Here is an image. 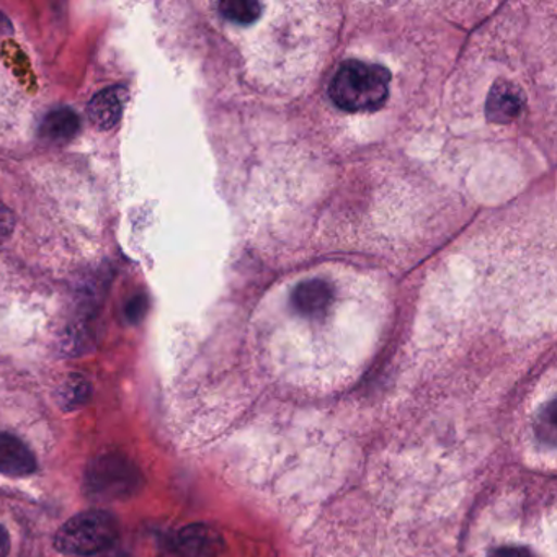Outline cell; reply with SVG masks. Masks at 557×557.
<instances>
[{
    "label": "cell",
    "mask_w": 557,
    "mask_h": 557,
    "mask_svg": "<svg viewBox=\"0 0 557 557\" xmlns=\"http://www.w3.org/2000/svg\"><path fill=\"white\" fill-rule=\"evenodd\" d=\"M332 296H334V292H332L331 285L324 280L315 278L296 286L292 301L301 314L315 315L322 314L329 308Z\"/></svg>",
    "instance_id": "obj_7"
},
{
    "label": "cell",
    "mask_w": 557,
    "mask_h": 557,
    "mask_svg": "<svg viewBox=\"0 0 557 557\" xmlns=\"http://www.w3.org/2000/svg\"><path fill=\"white\" fill-rule=\"evenodd\" d=\"M79 116L71 109H58L45 116L40 126L41 136L48 141L64 143L79 132Z\"/></svg>",
    "instance_id": "obj_8"
},
{
    "label": "cell",
    "mask_w": 557,
    "mask_h": 557,
    "mask_svg": "<svg viewBox=\"0 0 557 557\" xmlns=\"http://www.w3.org/2000/svg\"><path fill=\"white\" fill-rule=\"evenodd\" d=\"M488 557H537L533 550L523 546H500L491 550Z\"/></svg>",
    "instance_id": "obj_12"
},
{
    "label": "cell",
    "mask_w": 557,
    "mask_h": 557,
    "mask_svg": "<svg viewBox=\"0 0 557 557\" xmlns=\"http://www.w3.org/2000/svg\"><path fill=\"white\" fill-rule=\"evenodd\" d=\"M220 14L227 21L236 22V24H252L260 17V9L262 5L253 0H226L218 4Z\"/></svg>",
    "instance_id": "obj_9"
},
{
    "label": "cell",
    "mask_w": 557,
    "mask_h": 557,
    "mask_svg": "<svg viewBox=\"0 0 557 557\" xmlns=\"http://www.w3.org/2000/svg\"><path fill=\"white\" fill-rule=\"evenodd\" d=\"M146 312V298L145 296H138V298L132 299L128 308H126V318L129 322H139Z\"/></svg>",
    "instance_id": "obj_13"
},
{
    "label": "cell",
    "mask_w": 557,
    "mask_h": 557,
    "mask_svg": "<svg viewBox=\"0 0 557 557\" xmlns=\"http://www.w3.org/2000/svg\"><path fill=\"white\" fill-rule=\"evenodd\" d=\"M119 521L106 510H89L76 515L63 524L54 537L60 553L71 556H92L115 543Z\"/></svg>",
    "instance_id": "obj_2"
},
{
    "label": "cell",
    "mask_w": 557,
    "mask_h": 557,
    "mask_svg": "<svg viewBox=\"0 0 557 557\" xmlns=\"http://www.w3.org/2000/svg\"><path fill=\"white\" fill-rule=\"evenodd\" d=\"M37 458L18 436L0 430V474L27 478L37 471Z\"/></svg>",
    "instance_id": "obj_4"
},
{
    "label": "cell",
    "mask_w": 557,
    "mask_h": 557,
    "mask_svg": "<svg viewBox=\"0 0 557 557\" xmlns=\"http://www.w3.org/2000/svg\"><path fill=\"white\" fill-rule=\"evenodd\" d=\"M87 393H89V387L83 380L67 384L66 393H64V400L67 404L66 409L79 406L86 399Z\"/></svg>",
    "instance_id": "obj_11"
},
{
    "label": "cell",
    "mask_w": 557,
    "mask_h": 557,
    "mask_svg": "<svg viewBox=\"0 0 557 557\" xmlns=\"http://www.w3.org/2000/svg\"><path fill=\"white\" fill-rule=\"evenodd\" d=\"M391 73L377 64L350 60L342 63L331 83V99L345 112L381 109L389 97Z\"/></svg>",
    "instance_id": "obj_1"
},
{
    "label": "cell",
    "mask_w": 557,
    "mask_h": 557,
    "mask_svg": "<svg viewBox=\"0 0 557 557\" xmlns=\"http://www.w3.org/2000/svg\"><path fill=\"white\" fill-rule=\"evenodd\" d=\"M133 469L135 468L122 458L106 456L102 461L92 466V472L89 475L90 485L100 494L120 497L123 492H132L135 487V479L138 475H135Z\"/></svg>",
    "instance_id": "obj_3"
},
{
    "label": "cell",
    "mask_w": 557,
    "mask_h": 557,
    "mask_svg": "<svg viewBox=\"0 0 557 557\" xmlns=\"http://www.w3.org/2000/svg\"><path fill=\"white\" fill-rule=\"evenodd\" d=\"M523 102L521 90L515 84L502 81V83H497L492 87L485 112H487V116L492 122L508 123L520 115Z\"/></svg>",
    "instance_id": "obj_6"
},
{
    "label": "cell",
    "mask_w": 557,
    "mask_h": 557,
    "mask_svg": "<svg viewBox=\"0 0 557 557\" xmlns=\"http://www.w3.org/2000/svg\"><path fill=\"white\" fill-rule=\"evenodd\" d=\"M11 550V534L8 528L0 524V557H8Z\"/></svg>",
    "instance_id": "obj_14"
},
{
    "label": "cell",
    "mask_w": 557,
    "mask_h": 557,
    "mask_svg": "<svg viewBox=\"0 0 557 557\" xmlns=\"http://www.w3.org/2000/svg\"><path fill=\"white\" fill-rule=\"evenodd\" d=\"M126 90L123 87H109L97 94L87 107V116L96 128L109 132L119 125L125 106Z\"/></svg>",
    "instance_id": "obj_5"
},
{
    "label": "cell",
    "mask_w": 557,
    "mask_h": 557,
    "mask_svg": "<svg viewBox=\"0 0 557 557\" xmlns=\"http://www.w3.org/2000/svg\"><path fill=\"white\" fill-rule=\"evenodd\" d=\"M181 549L178 554L181 557H207L208 556V540L205 537L203 531L195 530V528H187L182 533Z\"/></svg>",
    "instance_id": "obj_10"
}]
</instances>
